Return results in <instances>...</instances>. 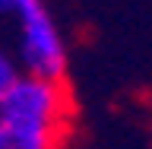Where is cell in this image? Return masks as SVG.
I'll return each mask as SVG.
<instances>
[{
    "mask_svg": "<svg viewBox=\"0 0 152 149\" xmlns=\"http://www.w3.org/2000/svg\"><path fill=\"white\" fill-rule=\"evenodd\" d=\"M0 38L26 76H66L70 45L48 0H0Z\"/></svg>",
    "mask_w": 152,
    "mask_h": 149,
    "instance_id": "2",
    "label": "cell"
},
{
    "mask_svg": "<svg viewBox=\"0 0 152 149\" xmlns=\"http://www.w3.org/2000/svg\"><path fill=\"white\" fill-rule=\"evenodd\" d=\"M19 76H22V70H19L16 57H13V51L7 48V41L0 38V102H3V95L13 89V83H16Z\"/></svg>",
    "mask_w": 152,
    "mask_h": 149,
    "instance_id": "3",
    "label": "cell"
},
{
    "mask_svg": "<svg viewBox=\"0 0 152 149\" xmlns=\"http://www.w3.org/2000/svg\"><path fill=\"white\" fill-rule=\"evenodd\" d=\"M73 102L64 79L19 76L0 102V149H60Z\"/></svg>",
    "mask_w": 152,
    "mask_h": 149,
    "instance_id": "1",
    "label": "cell"
}]
</instances>
